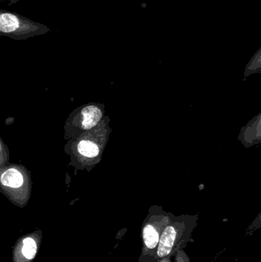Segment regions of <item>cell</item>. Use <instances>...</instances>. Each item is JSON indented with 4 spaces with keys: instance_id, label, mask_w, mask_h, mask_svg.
Wrapping results in <instances>:
<instances>
[{
    "instance_id": "277c9868",
    "label": "cell",
    "mask_w": 261,
    "mask_h": 262,
    "mask_svg": "<svg viewBox=\"0 0 261 262\" xmlns=\"http://www.w3.org/2000/svg\"><path fill=\"white\" fill-rule=\"evenodd\" d=\"M78 151L82 156L93 158L99 154L98 145L90 140H83L78 144Z\"/></svg>"
},
{
    "instance_id": "8992f818",
    "label": "cell",
    "mask_w": 261,
    "mask_h": 262,
    "mask_svg": "<svg viewBox=\"0 0 261 262\" xmlns=\"http://www.w3.org/2000/svg\"><path fill=\"white\" fill-rule=\"evenodd\" d=\"M18 27V20L12 14H2L0 16V30L3 33H11Z\"/></svg>"
},
{
    "instance_id": "ba28073f",
    "label": "cell",
    "mask_w": 261,
    "mask_h": 262,
    "mask_svg": "<svg viewBox=\"0 0 261 262\" xmlns=\"http://www.w3.org/2000/svg\"><path fill=\"white\" fill-rule=\"evenodd\" d=\"M2 143L0 140V164H3L4 158L6 157V152L2 148Z\"/></svg>"
},
{
    "instance_id": "52a82bcc",
    "label": "cell",
    "mask_w": 261,
    "mask_h": 262,
    "mask_svg": "<svg viewBox=\"0 0 261 262\" xmlns=\"http://www.w3.org/2000/svg\"><path fill=\"white\" fill-rule=\"evenodd\" d=\"M36 243L32 238H27L23 241L22 254L28 259H33L36 254Z\"/></svg>"
},
{
    "instance_id": "3957f363",
    "label": "cell",
    "mask_w": 261,
    "mask_h": 262,
    "mask_svg": "<svg viewBox=\"0 0 261 262\" xmlns=\"http://www.w3.org/2000/svg\"><path fill=\"white\" fill-rule=\"evenodd\" d=\"M82 128L90 130L98 124L102 117V111L96 106H87L82 110Z\"/></svg>"
},
{
    "instance_id": "7a4b0ae2",
    "label": "cell",
    "mask_w": 261,
    "mask_h": 262,
    "mask_svg": "<svg viewBox=\"0 0 261 262\" xmlns=\"http://www.w3.org/2000/svg\"><path fill=\"white\" fill-rule=\"evenodd\" d=\"M176 238V231L172 226H169L164 230L159 245L157 255L160 258L169 255L174 246Z\"/></svg>"
},
{
    "instance_id": "5b68a950",
    "label": "cell",
    "mask_w": 261,
    "mask_h": 262,
    "mask_svg": "<svg viewBox=\"0 0 261 262\" xmlns=\"http://www.w3.org/2000/svg\"><path fill=\"white\" fill-rule=\"evenodd\" d=\"M144 240L146 246L149 249H153L158 245L159 233L151 225H147L144 229Z\"/></svg>"
},
{
    "instance_id": "6da1fadb",
    "label": "cell",
    "mask_w": 261,
    "mask_h": 262,
    "mask_svg": "<svg viewBox=\"0 0 261 262\" xmlns=\"http://www.w3.org/2000/svg\"><path fill=\"white\" fill-rule=\"evenodd\" d=\"M30 183V176L22 166L12 165L0 169V186L7 191L26 190Z\"/></svg>"
}]
</instances>
